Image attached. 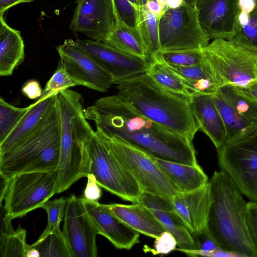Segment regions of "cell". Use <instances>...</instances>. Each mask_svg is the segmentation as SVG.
Listing matches in <instances>:
<instances>
[{"label": "cell", "mask_w": 257, "mask_h": 257, "mask_svg": "<svg viewBox=\"0 0 257 257\" xmlns=\"http://www.w3.org/2000/svg\"><path fill=\"white\" fill-rule=\"evenodd\" d=\"M96 129L155 159L196 165L192 141L144 116L116 95L101 97L84 110Z\"/></svg>", "instance_id": "obj_1"}, {"label": "cell", "mask_w": 257, "mask_h": 257, "mask_svg": "<svg viewBox=\"0 0 257 257\" xmlns=\"http://www.w3.org/2000/svg\"><path fill=\"white\" fill-rule=\"evenodd\" d=\"M209 182L213 199L207 225L209 235L221 249L237 256L257 257L243 195L221 170L215 171Z\"/></svg>", "instance_id": "obj_2"}, {"label": "cell", "mask_w": 257, "mask_h": 257, "mask_svg": "<svg viewBox=\"0 0 257 257\" xmlns=\"http://www.w3.org/2000/svg\"><path fill=\"white\" fill-rule=\"evenodd\" d=\"M117 88L122 100L165 128L191 141L199 130L190 100L164 89L147 72L118 85Z\"/></svg>", "instance_id": "obj_3"}, {"label": "cell", "mask_w": 257, "mask_h": 257, "mask_svg": "<svg viewBox=\"0 0 257 257\" xmlns=\"http://www.w3.org/2000/svg\"><path fill=\"white\" fill-rule=\"evenodd\" d=\"M83 102L81 94L70 89L57 94L61 145L57 194L67 190L89 173V160L85 142L93 129L85 117Z\"/></svg>", "instance_id": "obj_4"}, {"label": "cell", "mask_w": 257, "mask_h": 257, "mask_svg": "<svg viewBox=\"0 0 257 257\" xmlns=\"http://www.w3.org/2000/svg\"><path fill=\"white\" fill-rule=\"evenodd\" d=\"M61 123L58 104L28 137L0 154V174L6 180L24 173L57 170Z\"/></svg>", "instance_id": "obj_5"}, {"label": "cell", "mask_w": 257, "mask_h": 257, "mask_svg": "<svg viewBox=\"0 0 257 257\" xmlns=\"http://www.w3.org/2000/svg\"><path fill=\"white\" fill-rule=\"evenodd\" d=\"M202 64L220 87L257 83V52L234 39H216L202 49Z\"/></svg>", "instance_id": "obj_6"}, {"label": "cell", "mask_w": 257, "mask_h": 257, "mask_svg": "<svg viewBox=\"0 0 257 257\" xmlns=\"http://www.w3.org/2000/svg\"><path fill=\"white\" fill-rule=\"evenodd\" d=\"M57 170L16 175L4 180L1 201L6 216L12 220L42 207L56 194Z\"/></svg>", "instance_id": "obj_7"}, {"label": "cell", "mask_w": 257, "mask_h": 257, "mask_svg": "<svg viewBox=\"0 0 257 257\" xmlns=\"http://www.w3.org/2000/svg\"><path fill=\"white\" fill-rule=\"evenodd\" d=\"M96 135L139 184L143 193L171 200L180 192L177 186L151 157L98 129Z\"/></svg>", "instance_id": "obj_8"}, {"label": "cell", "mask_w": 257, "mask_h": 257, "mask_svg": "<svg viewBox=\"0 0 257 257\" xmlns=\"http://www.w3.org/2000/svg\"><path fill=\"white\" fill-rule=\"evenodd\" d=\"M85 145L89 160V173L98 184L122 199L138 203L143 192L135 179L104 145L93 130Z\"/></svg>", "instance_id": "obj_9"}, {"label": "cell", "mask_w": 257, "mask_h": 257, "mask_svg": "<svg viewBox=\"0 0 257 257\" xmlns=\"http://www.w3.org/2000/svg\"><path fill=\"white\" fill-rule=\"evenodd\" d=\"M158 25L160 50L202 49L209 43L196 8L185 3L165 11L159 18Z\"/></svg>", "instance_id": "obj_10"}, {"label": "cell", "mask_w": 257, "mask_h": 257, "mask_svg": "<svg viewBox=\"0 0 257 257\" xmlns=\"http://www.w3.org/2000/svg\"><path fill=\"white\" fill-rule=\"evenodd\" d=\"M218 165L242 194L257 203V131L217 150Z\"/></svg>", "instance_id": "obj_11"}, {"label": "cell", "mask_w": 257, "mask_h": 257, "mask_svg": "<svg viewBox=\"0 0 257 257\" xmlns=\"http://www.w3.org/2000/svg\"><path fill=\"white\" fill-rule=\"evenodd\" d=\"M59 65L77 83L99 92H106L114 84L111 76L102 68L77 43L65 40L57 47Z\"/></svg>", "instance_id": "obj_12"}, {"label": "cell", "mask_w": 257, "mask_h": 257, "mask_svg": "<svg viewBox=\"0 0 257 257\" xmlns=\"http://www.w3.org/2000/svg\"><path fill=\"white\" fill-rule=\"evenodd\" d=\"M62 229L71 257H96L97 229L87 213L82 198H67Z\"/></svg>", "instance_id": "obj_13"}, {"label": "cell", "mask_w": 257, "mask_h": 257, "mask_svg": "<svg viewBox=\"0 0 257 257\" xmlns=\"http://www.w3.org/2000/svg\"><path fill=\"white\" fill-rule=\"evenodd\" d=\"M78 45L119 85L146 72L152 61L125 54L101 41L78 39Z\"/></svg>", "instance_id": "obj_14"}, {"label": "cell", "mask_w": 257, "mask_h": 257, "mask_svg": "<svg viewBox=\"0 0 257 257\" xmlns=\"http://www.w3.org/2000/svg\"><path fill=\"white\" fill-rule=\"evenodd\" d=\"M117 23L112 0H77L70 29L103 42Z\"/></svg>", "instance_id": "obj_15"}, {"label": "cell", "mask_w": 257, "mask_h": 257, "mask_svg": "<svg viewBox=\"0 0 257 257\" xmlns=\"http://www.w3.org/2000/svg\"><path fill=\"white\" fill-rule=\"evenodd\" d=\"M196 8L210 39L232 40L240 31L238 0H198Z\"/></svg>", "instance_id": "obj_16"}, {"label": "cell", "mask_w": 257, "mask_h": 257, "mask_svg": "<svg viewBox=\"0 0 257 257\" xmlns=\"http://www.w3.org/2000/svg\"><path fill=\"white\" fill-rule=\"evenodd\" d=\"M212 201L209 182L194 190L179 192L171 199L175 212L192 236L207 231L208 217Z\"/></svg>", "instance_id": "obj_17"}, {"label": "cell", "mask_w": 257, "mask_h": 257, "mask_svg": "<svg viewBox=\"0 0 257 257\" xmlns=\"http://www.w3.org/2000/svg\"><path fill=\"white\" fill-rule=\"evenodd\" d=\"M81 198L98 234L106 238L116 248L129 250L140 242V233L112 214L102 204Z\"/></svg>", "instance_id": "obj_18"}, {"label": "cell", "mask_w": 257, "mask_h": 257, "mask_svg": "<svg viewBox=\"0 0 257 257\" xmlns=\"http://www.w3.org/2000/svg\"><path fill=\"white\" fill-rule=\"evenodd\" d=\"M139 203L148 207L166 230L174 236L179 246L177 250L198 249L192 235L175 212L171 200L143 193Z\"/></svg>", "instance_id": "obj_19"}, {"label": "cell", "mask_w": 257, "mask_h": 257, "mask_svg": "<svg viewBox=\"0 0 257 257\" xmlns=\"http://www.w3.org/2000/svg\"><path fill=\"white\" fill-rule=\"evenodd\" d=\"M58 93L39 98L29 105L28 110L18 124L0 143V154L15 147L35 130L56 105Z\"/></svg>", "instance_id": "obj_20"}, {"label": "cell", "mask_w": 257, "mask_h": 257, "mask_svg": "<svg viewBox=\"0 0 257 257\" xmlns=\"http://www.w3.org/2000/svg\"><path fill=\"white\" fill-rule=\"evenodd\" d=\"M102 205L140 233L155 238L166 231L152 212L141 203L126 205L118 203Z\"/></svg>", "instance_id": "obj_21"}, {"label": "cell", "mask_w": 257, "mask_h": 257, "mask_svg": "<svg viewBox=\"0 0 257 257\" xmlns=\"http://www.w3.org/2000/svg\"><path fill=\"white\" fill-rule=\"evenodd\" d=\"M190 105L199 129L209 137L216 150L223 146L226 141L225 127L211 96L194 97L190 100Z\"/></svg>", "instance_id": "obj_22"}, {"label": "cell", "mask_w": 257, "mask_h": 257, "mask_svg": "<svg viewBox=\"0 0 257 257\" xmlns=\"http://www.w3.org/2000/svg\"><path fill=\"white\" fill-rule=\"evenodd\" d=\"M0 15V76H9L25 59V45L20 32L10 27Z\"/></svg>", "instance_id": "obj_23"}, {"label": "cell", "mask_w": 257, "mask_h": 257, "mask_svg": "<svg viewBox=\"0 0 257 257\" xmlns=\"http://www.w3.org/2000/svg\"><path fill=\"white\" fill-rule=\"evenodd\" d=\"M154 159L177 186L180 192L194 190L209 182L207 176L198 164L189 165L158 159Z\"/></svg>", "instance_id": "obj_24"}, {"label": "cell", "mask_w": 257, "mask_h": 257, "mask_svg": "<svg viewBox=\"0 0 257 257\" xmlns=\"http://www.w3.org/2000/svg\"><path fill=\"white\" fill-rule=\"evenodd\" d=\"M103 42L125 54L152 61L137 28L117 23Z\"/></svg>", "instance_id": "obj_25"}, {"label": "cell", "mask_w": 257, "mask_h": 257, "mask_svg": "<svg viewBox=\"0 0 257 257\" xmlns=\"http://www.w3.org/2000/svg\"><path fill=\"white\" fill-rule=\"evenodd\" d=\"M211 98L222 119L225 130V144L243 139L257 131V129L244 118L217 93Z\"/></svg>", "instance_id": "obj_26"}, {"label": "cell", "mask_w": 257, "mask_h": 257, "mask_svg": "<svg viewBox=\"0 0 257 257\" xmlns=\"http://www.w3.org/2000/svg\"><path fill=\"white\" fill-rule=\"evenodd\" d=\"M166 65L178 75L198 96H213L217 93L219 88L202 63L188 67Z\"/></svg>", "instance_id": "obj_27"}, {"label": "cell", "mask_w": 257, "mask_h": 257, "mask_svg": "<svg viewBox=\"0 0 257 257\" xmlns=\"http://www.w3.org/2000/svg\"><path fill=\"white\" fill-rule=\"evenodd\" d=\"M218 93L237 112L257 129V100L243 88L232 85L222 86Z\"/></svg>", "instance_id": "obj_28"}, {"label": "cell", "mask_w": 257, "mask_h": 257, "mask_svg": "<svg viewBox=\"0 0 257 257\" xmlns=\"http://www.w3.org/2000/svg\"><path fill=\"white\" fill-rule=\"evenodd\" d=\"M147 72L158 84L169 92L190 100L198 96L178 75L163 63L153 60Z\"/></svg>", "instance_id": "obj_29"}, {"label": "cell", "mask_w": 257, "mask_h": 257, "mask_svg": "<svg viewBox=\"0 0 257 257\" xmlns=\"http://www.w3.org/2000/svg\"><path fill=\"white\" fill-rule=\"evenodd\" d=\"M11 219L5 215L3 218L1 235L0 253L1 257H26L28 245L26 230L19 225L15 230Z\"/></svg>", "instance_id": "obj_30"}, {"label": "cell", "mask_w": 257, "mask_h": 257, "mask_svg": "<svg viewBox=\"0 0 257 257\" xmlns=\"http://www.w3.org/2000/svg\"><path fill=\"white\" fill-rule=\"evenodd\" d=\"M146 3L140 9L137 28L153 61L154 56L160 50L159 18L149 11Z\"/></svg>", "instance_id": "obj_31"}, {"label": "cell", "mask_w": 257, "mask_h": 257, "mask_svg": "<svg viewBox=\"0 0 257 257\" xmlns=\"http://www.w3.org/2000/svg\"><path fill=\"white\" fill-rule=\"evenodd\" d=\"M31 245L39 251L40 257H71L68 245L60 229L43 238H39Z\"/></svg>", "instance_id": "obj_32"}, {"label": "cell", "mask_w": 257, "mask_h": 257, "mask_svg": "<svg viewBox=\"0 0 257 257\" xmlns=\"http://www.w3.org/2000/svg\"><path fill=\"white\" fill-rule=\"evenodd\" d=\"M203 58L202 49L185 50H160L154 56L156 60L167 65L188 67L200 65Z\"/></svg>", "instance_id": "obj_33"}, {"label": "cell", "mask_w": 257, "mask_h": 257, "mask_svg": "<svg viewBox=\"0 0 257 257\" xmlns=\"http://www.w3.org/2000/svg\"><path fill=\"white\" fill-rule=\"evenodd\" d=\"M29 108L15 106L0 97V143L18 124Z\"/></svg>", "instance_id": "obj_34"}, {"label": "cell", "mask_w": 257, "mask_h": 257, "mask_svg": "<svg viewBox=\"0 0 257 257\" xmlns=\"http://www.w3.org/2000/svg\"><path fill=\"white\" fill-rule=\"evenodd\" d=\"M117 23L137 28L139 12L145 0H112Z\"/></svg>", "instance_id": "obj_35"}, {"label": "cell", "mask_w": 257, "mask_h": 257, "mask_svg": "<svg viewBox=\"0 0 257 257\" xmlns=\"http://www.w3.org/2000/svg\"><path fill=\"white\" fill-rule=\"evenodd\" d=\"M67 198L61 197L48 201L42 208L47 214V224L39 238H43L49 234L60 230L61 221L64 219Z\"/></svg>", "instance_id": "obj_36"}, {"label": "cell", "mask_w": 257, "mask_h": 257, "mask_svg": "<svg viewBox=\"0 0 257 257\" xmlns=\"http://www.w3.org/2000/svg\"><path fill=\"white\" fill-rule=\"evenodd\" d=\"M76 86H78L77 83L62 66L59 65L57 70L47 82L39 98L46 97L55 92H59Z\"/></svg>", "instance_id": "obj_37"}, {"label": "cell", "mask_w": 257, "mask_h": 257, "mask_svg": "<svg viewBox=\"0 0 257 257\" xmlns=\"http://www.w3.org/2000/svg\"><path fill=\"white\" fill-rule=\"evenodd\" d=\"M233 39L257 52V0L248 23L240 29Z\"/></svg>", "instance_id": "obj_38"}, {"label": "cell", "mask_w": 257, "mask_h": 257, "mask_svg": "<svg viewBox=\"0 0 257 257\" xmlns=\"http://www.w3.org/2000/svg\"><path fill=\"white\" fill-rule=\"evenodd\" d=\"M177 245V241L174 236L167 231L162 232L155 238L154 248H146L149 249L147 252L151 251L153 254H167L176 249Z\"/></svg>", "instance_id": "obj_39"}, {"label": "cell", "mask_w": 257, "mask_h": 257, "mask_svg": "<svg viewBox=\"0 0 257 257\" xmlns=\"http://www.w3.org/2000/svg\"><path fill=\"white\" fill-rule=\"evenodd\" d=\"M247 221L253 244L257 251V203L249 201L247 203Z\"/></svg>", "instance_id": "obj_40"}, {"label": "cell", "mask_w": 257, "mask_h": 257, "mask_svg": "<svg viewBox=\"0 0 257 257\" xmlns=\"http://www.w3.org/2000/svg\"><path fill=\"white\" fill-rule=\"evenodd\" d=\"M86 178L87 181L82 198L90 201H98L102 195L101 186L92 174H88Z\"/></svg>", "instance_id": "obj_41"}, {"label": "cell", "mask_w": 257, "mask_h": 257, "mask_svg": "<svg viewBox=\"0 0 257 257\" xmlns=\"http://www.w3.org/2000/svg\"><path fill=\"white\" fill-rule=\"evenodd\" d=\"M256 2V0H238L240 10L238 22L240 29L248 23L249 16L255 7Z\"/></svg>", "instance_id": "obj_42"}, {"label": "cell", "mask_w": 257, "mask_h": 257, "mask_svg": "<svg viewBox=\"0 0 257 257\" xmlns=\"http://www.w3.org/2000/svg\"><path fill=\"white\" fill-rule=\"evenodd\" d=\"M22 92L30 99H38L42 94L43 89L39 81L32 79L24 84Z\"/></svg>", "instance_id": "obj_43"}, {"label": "cell", "mask_w": 257, "mask_h": 257, "mask_svg": "<svg viewBox=\"0 0 257 257\" xmlns=\"http://www.w3.org/2000/svg\"><path fill=\"white\" fill-rule=\"evenodd\" d=\"M34 0H0V15H4L7 10L21 3H30Z\"/></svg>", "instance_id": "obj_44"}, {"label": "cell", "mask_w": 257, "mask_h": 257, "mask_svg": "<svg viewBox=\"0 0 257 257\" xmlns=\"http://www.w3.org/2000/svg\"><path fill=\"white\" fill-rule=\"evenodd\" d=\"M146 4L149 11L158 18L163 14L161 6L156 0L148 1Z\"/></svg>", "instance_id": "obj_45"}, {"label": "cell", "mask_w": 257, "mask_h": 257, "mask_svg": "<svg viewBox=\"0 0 257 257\" xmlns=\"http://www.w3.org/2000/svg\"><path fill=\"white\" fill-rule=\"evenodd\" d=\"M26 257H40L39 251L33 247L31 244H28L26 253Z\"/></svg>", "instance_id": "obj_46"}, {"label": "cell", "mask_w": 257, "mask_h": 257, "mask_svg": "<svg viewBox=\"0 0 257 257\" xmlns=\"http://www.w3.org/2000/svg\"><path fill=\"white\" fill-rule=\"evenodd\" d=\"M184 0H167L168 9H176L184 4Z\"/></svg>", "instance_id": "obj_47"}, {"label": "cell", "mask_w": 257, "mask_h": 257, "mask_svg": "<svg viewBox=\"0 0 257 257\" xmlns=\"http://www.w3.org/2000/svg\"><path fill=\"white\" fill-rule=\"evenodd\" d=\"M249 94L257 100V83L247 88H243Z\"/></svg>", "instance_id": "obj_48"}, {"label": "cell", "mask_w": 257, "mask_h": 257, "mask_svg": "<svg viewBox=\"0 0 257 257\" xmlns=\"http://www.w3.org/2000/svg\"><path fill=\"white\" fill-rule=\"evenodd\" d=\"M184 1L187 5L192 8H196L198 0H184Z\"/></svg>", "instance_id": "obj_49"}, {"label": "cell", "mask_w": 257, "mask_h": 257, "mask_svg": "<svg viewBox=\"0 0 257 257\" xmlns=\"http://www.w3.org/2000/svg\"><path fill=\"white\" fill-rule=\"evenodd\" d=\"M150 1V0H145V1L146 2H147V1Z\"/></svg>", "instance_id": "obj_50"}]
</instances>
